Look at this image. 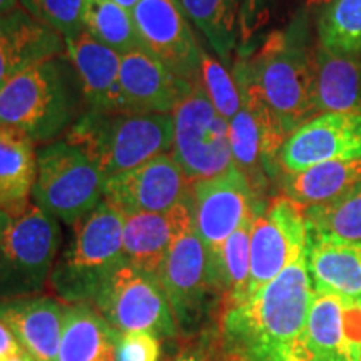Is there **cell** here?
<instances>
[{"label":"cell","mask_w":361,"mask_h":361,"mask_svg":"<svg viewBox=\"0 0 361 361\" xmlns=\"http://www.w3.org/2000/svg\"><path fill=\"white\" fill-rule=\"evenodd\" d=\"M314 288L306 251L245 303L221 314L229 361H303V338Z\"/></svg>","instance_id":"1"},{"label":"cell","mask_w":361,"mask_h":361,"mask_svg":"<svg viewBox=\"0 0 361 361\" xmlns=\"http://www.w3.org/2000/svg\"><path fill=\"white\" fill-rule=\"evenodd\" d=\"M241 79L263 97L288 137L318 116L314 99V49L296 25L271 32L250 57L234 64Z\"/></svg>","instance_id":"2"},{"label":"cell","mask_w":361,"mask_h":361,"mask_svg":"<svg viewBox=\"0 0 361 361\" xmlns=\"http://www.w3.org/2000/svg\"><path fill=\"white\" fill-rule=\"evenodd\" d=\"M84 111L82 85L67 54L29 67L0 89V128L34 142L57 139Z\"/></svg>","instance_id":"3"},{"label":"cell","mask_w":361,"mask_h":361,"mask_svg":"<svg viewBox=\"0 0 361 361\" xmlns=\"http://www.w3.org/2000/svg\"><path fill=\"white\" fill-rule=\"evenodd\" d=\"M64 141L80 149L107 180L157 156L171 154L174 119L173 114L85 109Z\"/></svg>","instance_id":"4"},{"label":"cell","mask_w":361,"mask_h":361,"mask_svg":"<svg viewBox=\"0 0 361 361\" xmlns=\"http://www.w3.org/2000/svg\"><path fill=\"white\" fill-rule=\"evenodd\" d=\"M124 219L119 209L102 201L74 224L71 245L51 274L59 296L69 303H87L102 283L128 263L123 246Z\"/></svg>","instance_id":"5"},{"label":"cell","mask_w":361,"mask_h":361,"mask_svg":"<svg viewBox=\"0 0 361 361\" xmlns=\"http://www.w3.org/2000/svg\"><path fill=\"white\" fill-rule=\"evenodd\" d=\"M106 178L94 162L67 141L37 151L32 196L40 209L66 224H75L104 201Z\"/></svg>","instance_id":"6"},{"label":"cell","mask_w":361,"mask_h":361,"mask_svg":"<svg viewBox=\"0 0 361 361\" xmlns=\"http://www.w3.org/2000/svg\"><path fill=\"white\" fill-rule=\"evenodd\" d=\"M59 224L37 204L11 216L0 239V300L34 296L52 274Z\"/></svg>","instance_id":"7"},{"label":"cell","mask_w":361,"mask_h":361,"mask_svg":"<svg viewBox=\"0 0 361 361\" xmlns=\"http://www.w3.org/2000/svg\"><path fill=\"white\" fill-rule=\"evenodd\" d=\"M94 306L117 333H151L169 340L179 333L159 279L126 263L94 296Z\"/></svg>","instance_id":"8"},{"label":"cell","mask_w":361,"mask_h":361,"mask_svg":"<svg viewBox=\"0 0 361 361\" xmlns=\"http://www.w3.org/2000/svg\"><path fill=\"white\" fill-rule=\"evenodd\" d=\"M173 157L189 183L213 178L234 164L229 123L218 114L200 84L176 107Z\"/></svg>","instance_id":"9"},{"label":"cell","mask_w":361,"mask_h":361,"mask_svg":"<svg viewBox=\"0 0 361 361\" xmlns=\"http://www.w3.org/2000/svg\"><path fill=\"white\" fill-rule=\"evenodd\" d=\"M179 333H194L214 295H221L213 255L191 228L166 256L159 274Z\"/></svg>","instance_id":"10"},{"label":"cell","mask_w":361,"mask_h":361,"mask_svg":"<svg viewBox=\"0 0 361 361\" xmlns=\"http://www.w3.org/2000/svg\"><path fill=\"white\" fill-rule=\"evenodd\" d=\"M306 245L305 207L286 196L273 197L252 223L247 300L295 263L306 251Z\"/></svg>","instance_id":"11"},{"label":"cell","mask_w":361,"mask_h":361,"mask_svg":"<svg viewBox=\"0 0 361 361\" xmlns=\"http://www.w3.org/2000/svg\"><path fill=\"white\" fill-rule=\"evenodd\" d=\"M189 202L194 233L211 255L218 252L247 216L259 214L266 206L236 164L213 178L192 183Z\"/></svg>","instance_id":"12"},{"label":"cell","mask_w":361,"mask_h":361,"mask_svg":"<svg viewBox=\"0 0 361 361\" xmlns=\"http://www.w3.org/2000/svg\"><path fill=\"white\" fill-rule=\"evenodd\" d=\"M130 13L142 51L179 78L192 84L200 82L202 47L180 0H141Z\"/></svg>","instance_id":"13"},{"label":"cell","mask_w":361,"mask_h":361,"mask_svg":"<svg viewBox=\"0 0 361 361\" xmlns=\"http://www.w3.org/2000/svg\"><path fill=\"white\" fill-rule=\"evenodd\" d=\"M191 183L173 154H162L106 180L104 201L124 216L162 213L189 200Z\"/></svg>","instance_id":"14"},{"label":"cell","mask_w":361,"mask_h":361,"mask_svg":"<svg viewBox=\"0 0 361 361\" xmlns=\"http://www.w3.org/2000/svg\"><path fill=\"white\" fill-rule=\"evenodd\" d=\"M361 157V114L323 112L286 139L279 152L284 173H300L326 161Z\"/></svg>","instance_id":"15"},{"label":"cell","mask_w":361,"mask_h":361,"mask_svg":"<svg viewBox=\"0 0 361 361\" xmlns=\"http://www.w3.org/2000/svg\"><path fill=\"white\" fill-rule=\"evenodd\" d=\"M303 361H361V301L316 293L305 328Z\"/></svg>","instance_id":"16"},{"label":"cell","mask_w":361,"mask_h":361,"mask_svg":"<svg viewBox=\"0 0 361 361\" xmlns=\"http://www.w3.org/2000/svg\"><path fill=\"white\" fill-rule=\"evenodd\" d=\"M121 90L128 112L173 114L194 85L142 49L121 57Z\"/></svg>","instance_id":"17"},{"label":"cell","mask_w":361,"mask_h":361,"mask_svg":"<svg viewBox=\"0 0 361 361\" xmlns=\"http://www.w3.org/2000/svg\"><path fill=\"white\" fill-rule=\"evenodd\" d=\"M191 228L189 200L162 213L126 216L123 231L126 259L135 269L157 276L171 247Z\"/></svg>","instance_id":"18"},{"label":"cell","mask_w":361,"mask_h":361,"mask_svg":"<svg viewBox=\"0 0 361 361\" xmlns=\"http://www.w3.org/2000/svg\"><path fill=\"white\" fill-rule=\"evenodd\" d=\"M66 305L51 296L0 300V319L35 361H57Z\"/></svg>","instance_id":"19"},{"label":"cell","mask_w":361,"mask_h":361,"mask_svg":"<svg viewBox=\"0 0 361 361\" xmlns=\"http://www.w3.org/2000/svg\"><path fill=\"white\" fill-rule=\"evenodd\" d=\"M64 54L66 39L22 7L0 17V89L29 67Z\"/></svg>","instance_id":"20"},{"label":"cell","mask_w":361,"mask_h":361,"mask_svg":"<svg viewBox=\"0 0 361 361\" xmlns=\"http://www.w3.org/2000/svg\"><path fill=\"white\" fill-rule=\"evenodd\" d=\"M66 54L78 71L85 109L128 112L121 90V54L112 51L87 32L66 40Z\"/></svg>","instance_id":"21"},{"label":"cell","mask_w":361,"mask_h":361,"mask_svg":"<svg viewBox=\"0 0 361 361\" xmlns=\"http://www.w3.org/2000/svg\"><path fill=\"white\" fill-rule=\"evenodd\" d=\"M306 263L316 293L361 301V245L308 228Z\"/></svg>","instance_id":"22"},{"label":"cell","mask_w":361,"mask_h":361,"mask_svg":"<svg viewBox=\"0 0 361 361\" xmlns=\"http://www.w3.org/2000/svg\"><path fill=\"white\" fill-rule=\"evenodd\" d=\"M314 99L318 114H361V52L341 54L316 45Z\"/></svg>","instance_id":"23"},{"label":"cell","mask_w":361,"mask_h":361,"mask_svg":"<svg viewBox=\"0 0 361 361\" xmlns=\"http://www.w3.org/2000/svg\"><path fill=\"white\" fill-rule=\"evenodd\" d=\"M361 184V157L326 161L300 173H284L283 196L305 209L338 201Z\"/></svg>","instance_id":"24"},{"label":"cell","mask_w":361,"mask_h":361,"mask_svg":"<svg viewBox=\"0 0 361 361\" xmlns=\"http://www.w3.org/2000/svg\"><path fill=\"white\" fill-rule=\"evenodd\" d=\"M119 333L106 322L96 306H66L64 326L57 361H114Z\"/></svg>","instance_id":"25"},{"label":"cell","mask_w":361,"mask_h":361,"mask_svg":"<svg viewBox=\"0 0 361 361\" xmlns=\"http://www.w3.org/2000/svg\"><path fill=\"white\" fill-rule=\"evenodd\" d=\"M37 174L34 141L19 130L0 128V209L11 216L29 206Z\"/></svg>","instance_id":"26"},{"label":"cell","mask_w":361,"mask_h":361,"mask_svg":"<svg viewBox=\"0 0 361 361\" xmlns=\"http://www.w3.org/2000/svg\"><path fill=\"white\" fill-rule=\"evenodd\" d=\"M256 216L251 214L243 221L241 226L223 243L213 259L218 273L219 290L223 296L224 310L245 303L250 286V243L251 229Z\"/></svg>","instance_id":"27"},{"label":"cell","mask_w":361,"mask_h":361,"mask_svg":"<svg viewBox=\"0 0 361 361\" xmlns=\"http://www.w3.org/2000/svg\"><path fill=\"white\" fill-rule=\"evenodd\" d=\"M188 19L204 34L216 56L224 64L239 40V12L243 0H180Z\"/></svg>","instance_id":"28"},{"label":"cell","mask_w":361,"mask_h":361,"mask_svg":"<svg viewBox=\"0 0 361 361\" xmlns=\"http://www.w3.org/2000/svg\"><path fill=\"white\" fill-rule=\"evenodd\" d=\"M82 24L84 32L121 56L142 49L133 13L114 0H85Z\"/></svg>","instance_id":"29"},{"label":"cell","mask_w":361,"mask_h":361,"mask_svg":"<svg viewBox=\"0 0 361 361\" xmlns=\"http://www.w3.org/2000/svg\"><path fill=\"white\" fill-rule=\"evenodd\" d=\"M229 144L234 164L246 174L252 189L261 197V192L268 184L263 159V137L255 116L245 102H241L238 114L229 121Z\"/></svg>","instance_id":"30"},{"label":"cell","mask_w":361,"mask_h":361,"mask_svg":"<svg viewBox=\"0 0 361 361\" xmlns=\"http://www.w3.org/2000/svg\"><path fill=\"white\" fill-rule=\"evenodd\" d=\"M318 37L329 51L361 52V0H331L323 6Z\"/></svg>","instance_id":"31"},{"label":"cell","mask_w":361,"mask_h":361,"mask_svg":"<svg viewBox=\"0 0 361 361\" xmlns=\"http://www.w3.org/2000/svg\"><path fill=\"white\" fill-rule=\"evenodd\" d=\"M308 228L361 245V184L338 201L305 209Z\"/></svg>","instance_id":"32"},{"label":"cell","mask_w":361,"mask_h":361,"mask_svg":"<svg viewBox=\"0 0 361 361\" xmlns=\"http://www.w3.org/2000/svg\"><path fill=\"white\" fill-rule=\"evenodd\" d=\"M197 84L204 90L218 114L224 117L228 123L238 114L239 107H241V96H239L236 80L229 74L224 64L209 56L204 49H202L200 82Z\"/></svg>","instance_id":"33"},{"label":"cell","mask_w":361,"mask_h":361,"mask_svg":"<svg viewBox=\"0 0 361 361\" xmlns=\"http://www.w3.org/2000/svg\"><path fill=\"white\" fill-rule=\"evenodd\" d=\"M24 11L66 40L84 32L85 0H20Z\"/></svg>","instance_id":"34"},{"label":"cell","mask_w":361,"mask_h":361,"mask_svg":"<svg viewBox=\"0 0 361 361\" xmlns=\"http://www.w3.org/2000/svg\"><path fill=\"white\" fill-rule=\"evenodd\" d=\"M161 340L151 333H119L114 361H159Z\"/></svg>","instance_id":"35"},{"label":"cell","mask_w":361,"mask_h":361,"mask_svg":"<svg viewBox=\"0 0 361 361\" xmlns=\"http://www.w3.org/2000/svg\"><path fill=\"white\" fill-rule=\"evenodd\" d=\"M273 2L274 0H243L239 12V40L245 49L269 22Z\"/></svg>","instance_id":"36"},{"label":"cell","mask_w":361,"mask_h":361,"mask_svg":"<svg viewBox=\"0 0 361 361\" xmlns=\"http://www.w3.org/2000/svg\"><path fill=\"white\" fill-rule=\"evenodd\" d=\"M22 346L17 343L16 336L8 329L6 323L0 319V361H7L12 355H16Z\"/></svg>","instance_id":"37"},{"label":"cell","mask_w":361,"mask_h":361,"mask_svg":"<svg viewBox=\"0 0 361 361\" xmlns=\"http://www.w3.org/2000/svg\"><path fill=\"white\" fill-rule=\"evenodd\" d=\"M174 361H214L209 355L206 353L204 350H194V351H188V353L180 355L179 358H176Z\"/></svg>","instance_id":"38"},{"label":"cell","mask_w":361,"mask_h":361,"mask_svg":"<svg viewBox=\"0 0 361 361\" xmlns=\"http://www.w3.org/2000/svg\"><path fill=\"white\" fill-rule=\"evenodd\" d=\"M20 0H0V17L6 16V13L16 11L17 8V4H19Z\"/></svg>","instance_id":"39"},{"label":"cell","mask_w":361,"mask_h":361,"mask_svg":"<svg viewBox=\"0 0 361 361\" xmlns=\"http://www.w3.org/2000/svg\"><path fill=\"white\" fill-rule=\"evenodd\" d=\"M8 223H11V214L6 213V211L0 209V239L4 236V231L7 229Z\"/></svg>","instance_id":"40"},{"label":"cell","mask_w":361,"mask_h":361,"mask_svg":"<svg viewBox=\"0 0 361 361\" xmlns=\"http://www.w3.org/2000/svg\"><path fill=\"white\" fill-rule=\"evenodd\" d=\"M116 4H119L121 7H124L126 11H129V12H133L134 11V7L137 6L139 2H141V0H114Z\"/></svg>","instance_id":"41"},{"label":"cell","mask_w":361,"mask_h":361,"mask_svg":"<svg viewBox=\"0 0 361 361\" xmlns=\"http://www.w3.org/2000/svg\"><path fill=\"white\" fill-rule=\"evenodd\" d=\"M308 6H326L328 2H331V0H305Z\"/></svg>","instance_id":"42"}]
</instances>
